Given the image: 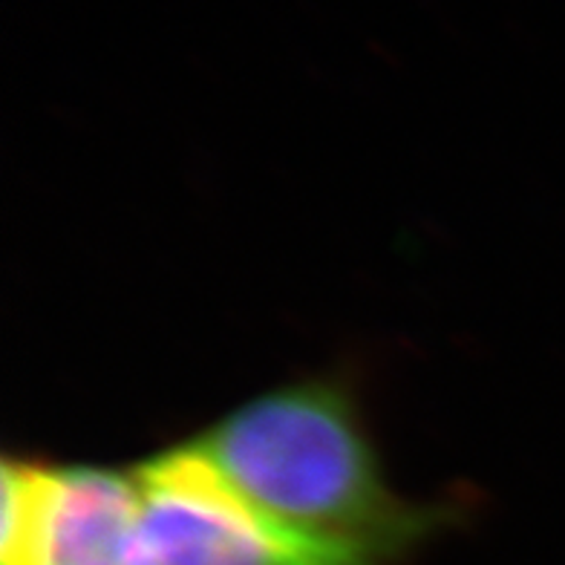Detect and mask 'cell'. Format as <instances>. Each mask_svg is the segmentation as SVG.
<instances>
[{
  "label": "cell",
  "instance_id": "3",
  "mask_svg": "<svg viewBox=\"0 0 565 565\" xmlns=\"http://www.w3.org/2000/svg\"><path fill=\"white\" fill-rule=\"evenodd\" d=\"M139 511L134 468L7 454L0 565H130Z\"/></svg>",
  "mask_w": 565,
  "mask_h": 565
},
{
  "label": "cell",
  "instance_id": "2",
  "mask_svg": "<svg viewBox=\"0 0 565 565\" xmlns=\"http://www.w3.org/2000/svg\"><path fill=\"white\" fill-rule=\"evenodd\" d=\"M141 511L130 565H398L291 534L239 497L191 439L134 465Z\"/></svg>",
  "mask_w": 565,
  "mask_h": 565
},
{
  "label": "cell",
  "instance_id": "1",
  "mask_svg": "<svg viewBox=\"0 0 565 565\" xmlns=\"http://www.w3.org/2000/svg\"><path fill=\"white\" fill-rule=\"evenodd\" d=\"M225 482L268 520L318 543L409 565L473 502L395 491L347 370L300 375L252 395L191 436Z\"/></svg>",
  "mask_w": 565,
  "mask_h": 565
}]
</instances>
